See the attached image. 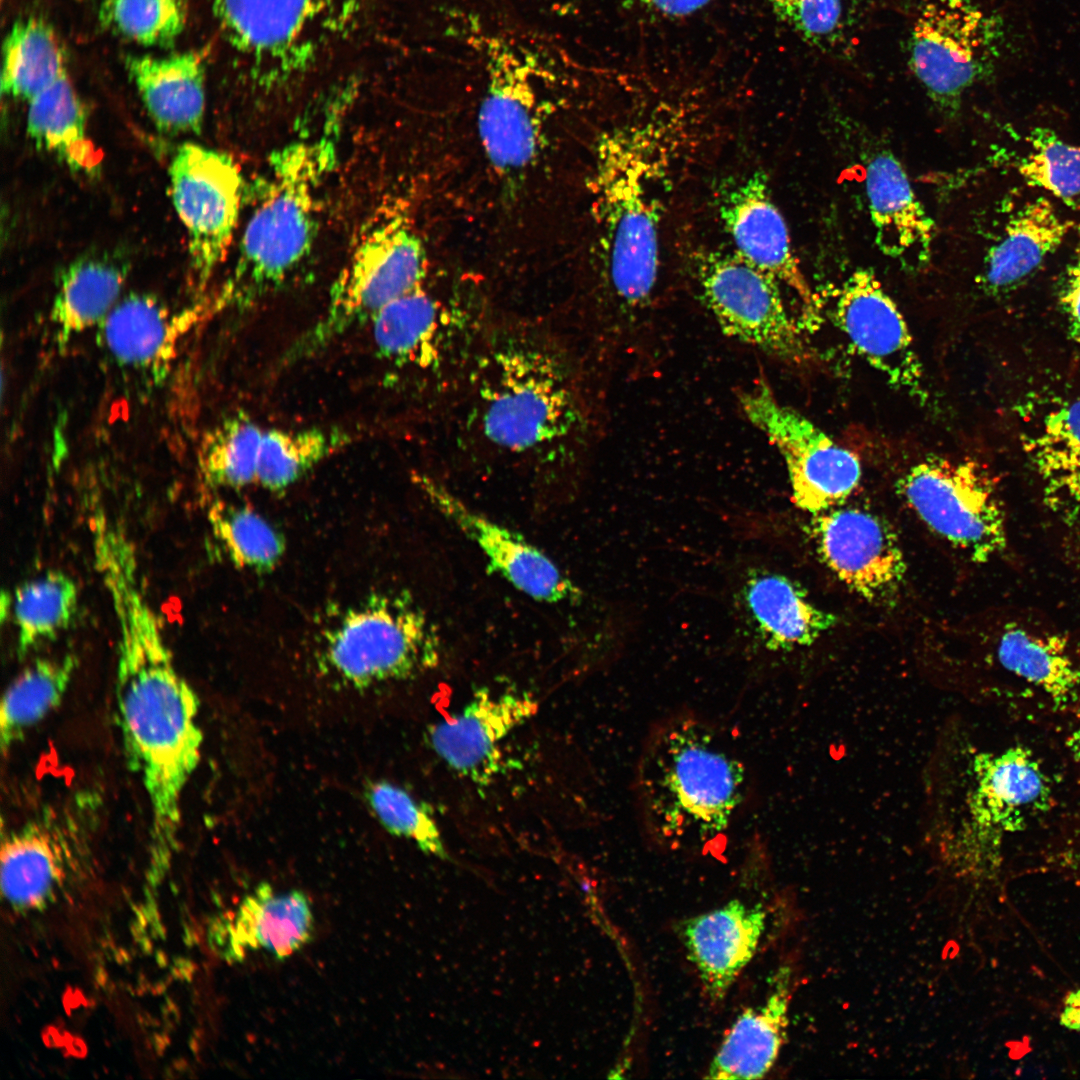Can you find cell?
<instances>
[{
    "label": "cell",
    "instance_id": "d590c367",
    "mask_svg": "<svg viewBox=\"0 0 1080 1080\" xmlns=\"http://www.w3.org/2000/svg\"><path fill=\"white\" fill-rule=\"evenodd\" d=\"M444 310L421 285L391 301L372 318V333L381 357L398 365L426 364L431 356Z\"/></svg>",
    "mask_w": 1080,
    "mask_h": 1080
},
{
    "label": "cell",
    "instance_id": "ba28073f",
    "mask_svg": "<svg viewBox=\"0 0 1080 1080\" xmlns=\"http://www.w3.org/2000/svg\"><path fill=\"white\" fill-rule=\"evenodd\" d=\"M365 0H213L225 39L248 59L262 85L286 81L315 63L330 40L359 19Z\"/></svg>",
    "mask_w": 1080,
    "mask_h": 1080
},
{
    "label": "cell",
    "instance_id": "e0dca14e",
    "mask_svg": "<svg viewBox=\"0 0 1080 1080\" xmlns=\"http://www.w3.org/2000/svg\"><path fill=\"white\" fill-rule=\"evenodd\" d=\"M834 317L857 353L889 384L926 399L923 367L907 323L870 269H857L846 279Z\"/></svg>",
    "mask_w": 1080,
    "mask_h": 1080
},
{
    "label": "cell",
    "instance_id": "ffe728a7",
    "mask_svg": "<svg viewBox=\"0 0 1080 1080\" xmlns=\"http://www.w3.org/2000/svg\"><path fill=\"white\" fill-rule=\"evenodd\" d=\"M537 710L529 695L482 688L461 711L429 728V743L450 768L482 782L496 771L501 741Z\"/></svg>",
    "mask_w": 1080,
    "mask_h": 1080
},
{
    "label": "cell",
    "instance_id": "484cf974",
    "mask_svg": "<svg viewBox=\"0 0 1080 1080\" xmlns=\"http://www.w3.org/2000/svg\"><path fill=\"white\" fill-rule=\"evenodd\" d=\"M742 598L753 627L770 650L809 646L837 623L836 616L811 601L800 584L777 573H750Z\"/></svg>",
    "mask_w": 1080,
    "mask_h": 1080
},
{
    "label": "cell",
    "instance_id": "6da1fadb",
    "mask_svg": "<svg viewBox=\"0 0 1080 1080\" xmlns=\"http://www.w3.org/2000/svg\"><path fill=\"white\" fill-rule=\"evenodd\" d=\"M102 581L118 627L115 698L123 747L149 802L151 857L161 868L177 846L183 792L201 759L200 702L177 671L137 567L116 564Z\"/></svg>",
    "mask_w": 1080,
    "mask_h": 1080
},
{
    "label": "cell",
    "instance_id": "f35d334b",
    "mask_svg": "<svg viewBox=\"0 0 1080 1080\" xmlns=\"http://www.w3.org/2000/svg\"><path fill=\"white\" fill-rule=\"evenodd\" d=\"M261 428L245 413L227 416L203 438L198 465L210 488H243L256 483Z\"/></svg>",
    "mask_w": 1080,
    "mask_h": 1080
},
{
    "label": "cell",
    "instance_id": "9a60e30c",
    "mask_svg": "<svg viewBox=\"0 0 1080 1080\" xmlns=\"http://www.w3.org/2000/svg\"><path fill=\"white\" fill-rule=\"evenodd\" d=\"M95 801L44 808L2 836L1 888L11 906L34 909L55 895L88 847Z\"/></svg>",
    "mask_w": 1080,
    "mask_h": 1080
},
{
    "label": "cell",
    "instance_id": "ab89813d",
    "mask_svg": "<svg viewBox=\"0 0 1080 1080\" xmlns=\"http://www.w3.org/2000/svg\"><path fill=\"white\" fill-rule=\"evenodd\" d=\"M208 520L214 538L239 568L269 572L285 552L282 534L248 506L215 502Z\"/></svg>",
    "mask_w": 1080,
    "mask_h": 1080
},
{
    "label": "cell",
    "instance_id": "d6986e66",
    "mask_svg": "<svg viewBox=\"0 0 1080 1080\" xmlns=\"http://www.w3.org/2000/svg\"><path fill=\"white\" fill-rule=\"evenodd\" d=\"M414 480L431 504L480 549L489 571L536 601L560 603L576 598L578 590L572 581L521 534L470 508L436 480L418 474Z\"/></svg>",
    "mask_w": 1080,
    "mask_h": 1080
},
{
    "label": "cell",
    "instance_id": "8992f818",
    "mask_svg": "<svg viewBox=\"0 0 1080 1080\" xmlns=\"http://www.w3.org/2000/svg\"><path fill=\"white\" fill-rule=\"evenodd\" d=\"M320 669L356 689L415 677L439 662L438 634L402 592H376L341 612L321 633Z\"/></svg>",
    "mask_w": 1080,
    "mask_h": 1080
},
{
    "label": "cell",
    "instance_id": "74e56055",
    "mask_svg": "<svg viewBox=\"0 0 1080 1080\" xmlns=\"http://www.w3.org/2000/svg\"><path fill=\"white\" fill-rule=\"evenodd\" d=\"M350 440L347 433L337 429L265 430L256 483L270 491L284 490Z\"/></svg>",
    "mask_w": 1080,
    "mask_h": 1080
},
{
    "label": "cell",
    "instance_id": "1f68e13d",
    "mask_svg": "<svg viewBox=\"0 0 1080 1080\" xmlns=\"http://www.w3.org/2000/svg\"><path fill=\"white\" fill-rule=\"evenodd\" d=\"M996 654L1004 669L1041 690L1056 706L1079 698L1080 662L1064 637L1007 623Z\"/></svg>",
    "mask_w": 1080,
    "mask_h": 1080
},
{
    "label": "cell",
    "instance_id": "7402d4cb",
    "mask_svg": "<svg viewBox=\"0 0 1080 1080\" xmlns=\"http://www.w3.org/2000/svg\"><path fill=\"white\" fill-rule=\"evenodd\" d=\"M198 313L173 312L152 294L130 293L98 325L100 344L119 366L161 378Z\"/></svg>",
    "mask_w": 1080,
    "mask_h": 1080
},
{
    "label": "cell",
    "instance_id": "cb8c5ba5",
    "mask_svg": "<svg viewBox=\"0 0 1080 1080\" xmlns=\"http://www.w3.org/2000/svg\"><path fill=\"white\" fill-rule=\"evenodd\" d=\"M761 905L733 899L680 926V935L712 1000L719 1001L751 961L765 929Z\"/></svg>",
    "mask_w": 1080,
    "mask_h": 1080
},
{
    "label": "cell",
    "instance_id": "7c38bea8",
    "mask_svg": "<svg viewBox=\"0 0 1080 1080\" xmlns=\"http://www.w3.org/2000/svg\"><path fill=\"white\" fill-rule=\"evenodd\" d=\"M692 263L704 302L726 335L794 364L810 359L775 277L735 251L700 250Z\"/></svg>",
    "mask_w": 1080,
    "mask_h": 1080
},
{
    "label": "cell",
    "instance_id": "83f0119b",
    "mask_svg": "<svg viewBox=\"0 0 1080 1080\" xmlns=\"http://www.w3.org/2000/svg\"><path fill=\"white\" fill-rule=\"evenodd\" d=\"M1072 227L1073 222L1062 219L1046 198L1028 203L988 251L981 278L985 291L993 296L1014 291L1062 244Z\"/></svg>",
    "mask_w": 1080,
    "mask_h": 1080
},
{
    "label": "cell",
    "instance_id": "4dcf8cb0",
    "mask_svg": "<svg viewBox=\"0 0 1080 1080\" xmlns=\"http://www.w3.org/2000/svg\"><path fill=\"white\" fill-rule=\"evenodd\" d=\"M127 274V263L109 255L81 257L61 272L49 313L59 345L105 319L121 299Z\"/></svg>",
    "mask_w": 1080,
    "mask_h": 1080
},
{
    "label": "cell",
    "instance_id": "8fae6325",
    "mask_svg": "<svg viewBox=\"0 0 1080 1080\" xmlns=\"http://www.w3.org/2000/svg\"><path fill=\"white\" fill-rule=\"evenodd\" d=\"M898 488L929 529L973 561L984 563L1006 549L1003 505L976 462L929 457L912 466Z\"/></svg>",
    "mask_w": 1080,
    "mask_h": 1080
},
{
    "label": "cell",
    "instance_id": "f1b7e54d",
    "mask_svg": "<svg viewBox=\"0 0 1080 1080\" xmlns=\"http://www.w3.org/2000/svg\"><path fill=\"white\" fill-rule=\"evenodd\" d=\"M788 1004L789 973L781 969L767 999L737 1017L710 1063L705 1078H763L773 1067L784 1043Z\"/></svg>",
    "mask_w": 1080,
    "mask_h": 1080
},
{
    "label": "cell",
    "instance_id": "277c9868",
    "mask_svg": "<svg viewBox=\"0 0 1080 1080\" xmlns=\"http://www.w3.org/2000/svg\"><path fill=\"white\" fill-rule=\"evenodd\" d=\"M648 136L639 128L603 134L589 182L610 282L629 307L648 301L659 266L661 205L654 192L658 169Z\"/></svg>",
    "mask_w": 1080,
    "mask_h": 1080
},
{
    "label": "cell",
    "instance_id": "44dd1931",
    "mask_svg": "<svg viewBox=\"0 0 1080 1080\" xmlns=\"http://www.w3.org/2000/svg\"><path fill=\"white\" fill-rule=\"evenodd\" d=\"M976 787L970 801L975 823L997 838L1022 831L1029 819L1050 805L1051 786L1031 750L1013 746L979 754Z\"/></svg>",
    "mask_w": 1080,
    "mask_h": 1080
},
{
    "label": "cell",
    "instance_id": "e575fe53",
    "mask_svg": "<svg viewBox=\"0 0 1080 1080\" xmlns=\"http://www.w3.org/2000/svg\"><path fill=\"white\" fill-rule=\"evenodd\" d=\"M1 90L28 102L65 74L63 47L39 17L17 20L3 43Z\"/></svg>",
    "mask_w": 1080,
    "mask_h": 1080
},
{
    "label": "cell",
    "instance_id": "ac0fdd59",
    "mask_svg": "<svg viewBox=\"0 0 1080 1080\" xmlns=\"http://www.w3.org/2000/svg\"><path fill=\"white\" fill-rule=\"evenodd\" d=\"M717 208L735 252L790 287L802 302L805 320L816 324L820 304L794 255L787 224L772 198L767 175L755 170L723 184Z\"/></svg>",
    "mask_w": 1080,
    "mask_h": 1080
},
{
    "label": "cell",
    "instance_id": "ee69618b",
    "mask_svg": "<svg viewBox=\"0 0 1080 1080\" xmlns=\"http://www.w3.org/2000/svg\"><path fill=\"white\" fill-rule=\"evenodd\" d=\"M1032 150L1018 165L1025 182L1070 202L1080 195V146L1062 140L1053 130L1033 128L1027 137Z\"/></svg>",
    "mask_w": 1080,
    "mask_h": 1080
},
{
    "label": "cell",
    "instance_id": "d6a6232c",
    "mask_svg": "<svg viewBox=\"0 0 1080 1080\" xmlns=\"http://www.w3.org/2000/svg\"><path fill=\"white\" fill-rule=\"evenodd\" d=\"M27 133L74 172L94 174L100 158L86 133L83 104L67 72L29 101Z\"/></svg>",
    "mask_w": 1080,
    "mask_h": 1080
},
{
    "label": "cell",
    "instance_id": "4fadbf2b",
    "mask_svg": "<svg viewBox=\"0 0 1080 1080\" xmlns=\"http://www.w3.org/2000/svg\"><path fill=\"white\" fill-rule=\"evenodd\" d=\"M746 418L776 446L785 460L794 503L813 515L840 506L861 478L858 457L837 444L795 409L779 402L761 379L742 392Z\"/></svg>",
    "mask_w": 1080,
    "mask_h": 1080
},
{
    "label": "cell",
    "instance_id": "2e32d148",
    "mask_svg": "<svg viewBox=\"0 0 1080 1080\" xmlns=\"http://www.w3.org/2000/svg\"><path fill=\"white\" fill-rule=\"evenodd\" d=\"M810 534L825 566L863 598L887 600L903 583L907 565L899 539L876 513L842 504L813 515Z\"/></svg>",
    "mask_w": 1080,
    "mask_h": 1080
},
{
    "label": "cell",
    "instance_id": "52a82bcc",
    "mask_svg": "<svg viewBox=\"0 0 1080 1080\" xmlns=\"http://www.w3.org/2000/svg\"><path fill=\"white\" fill-rule=\"evenodd\" d=\"M427 253L408 216L383 207L368 219L329 292L323 316L286 353L296 362L321 351L385 305L424 284Z\"/></svg>",
    "mask_w": 1080,
    "mask_h": 1080
},
{
    "label": "cell",
    "instance_id": "60d3db41",
    "mask_svg": "<svg viewBox=\"0 0 1080 1080\" xmlns=\"http://www.w3.org/2000/svg\"><path fill=\"white\" fill-rule=\"evenodd\" d=\"M775 16L820 52L847 57L860 21V0H768Z\"/></svg>",
    "mask_w": 1080,
    "mask_h": 1080
},
{
    "label": "cell",
    "instance_id": "8d00e7d4",
    "mask_svg": "<svg viewBox=\"0 0 1080 1080\" xmlns=\"http://www.w3.org/2000/svg\"><path fill=\"white\" fill-rule=\"evenodd\" d=\"M79 591L75 581L59 570L20 584L8 595V609L17 629V655L27 656L41 643L67 629L77 611Z\"/></svg>",
    "mask_w": 1080,
    "mask_h": 1080
},
{
    "label": "cell",
    "instance_id": "d4e9b609",
    "mask_svg": "<svg viewBox=\"0 0 1080 1080\" xmlns=\"http://www.w3.org/2000/svg\"><path fill=\"white\" fill-rule=\"evenodd\" d=\"M130 79L156 127L198 134L205 114V62L196 51L167 56L127 55Z\"/></svg>",
    "mask_w": 1080,
    "mask_h": 1080
},
{
    "label": "cell",
    "instance_id": "4316f807",
    "mask_svg": "<svg viewBox=\"0 0 1080 1080\" xmlns=\"http://www.w3.org/2000/svg\"><path fill=\"white\" fill-rule=\"evenodd\" d=\"M1024 447L1046 507L1063 524L1080 526V396L1049 411Z\"/></svg>",
    "mask_w": 1080,
    "mask_h": 1080
},
{
    "label": "cell",
    "instance_id": "5bb4252c",
    "mask_svg": "<svg viewBox=\"0 0 1080 1080\" xmlns=\"http://www.w3.org/2000/svg\"><path fill=\"white\" fill-rule=\"evenodd\" d=\"M169 178L174 208L188 234L193 278L202 290L233 241L243 200V176L230 155L184 143L172 158Z\"/></svg>",
    "mask_w": 1080,
    "mask_h": 1080
},
{
    "label": "cell",
    "instance_id": "3957f363",
    "mask_svg": "<svg viewBox=\"0 0 1080 1080\" xmlns=\"http://www.w3.org/2000/svg\"><path fill=\"white\" fill-rule=\"evenodd\" d=\"M352 88L337 94L321 129L273 151L253 186V205L232 273L216 304H251L279 288L310 256L319 193L336 164L341 115Z\"/></svg>",
    "mask_w": 1080,
    "mask_h": 1080
},
{
    "label": "cell",
    "instance_id": "b9f144b4",
    "mask_svg": "<svg viewBox=\"0 0 1080 1080\" xmlns=\"http://www.w3.org/2000/svg\"><path fill=\"white\" fill-rule=\"evenodd\" d=\"M97 18L111 34L146 47L167 48L183 33L187 0H102Z\"/></svg>",
    "mask_w": 1080,
    "mask_h": 1080
},
{
    "label": "cell",
    "instance_id": "9c48e42d",
    "mask_svg": "<svg viewBox=\"0 0 1080 1080\" xmlns=\"http://www.w3.org/2000/svg\"><path fill=\"white\" fill-rule=\"evenodd\" d=\"M999 23L974 0H921L910 25L911 71L941 114L958 116L965 93L986 79L998 53Z\"/></svg>",
    "mask_w": 1080,
    "mask_h": 1080
},
{
    "label": "cell",
    "instance_id": "bcb514c9",
    "mask_svg": "<svg viewBox=\"0 0 1080 1080\" xmlns=\"http://www.w3.org/2000/svg\"><path fill=\"white\" fill-rule=\"evenodd\" d=\"M711 0H624L630 8H640L643 11L654 13L668 18H681L692 15L703 9Z\"/></svg>",
    "mask_w": 1080,
    "mask_h": 1080
},
{
    "label": "cell",
    "instance_id": "7bdbcfd3",
    "mask_svg": "<svg viewBox=\"0 0 1080 1080\" xmlns=\"http://www.w3.org/2000/svg\"><path fill=\"white\" fill-rule=\"evenodd\" d=\"M364 796L371 811L390 834L414 841L425 853L446 857L440 830L426 803L385 780L366 784Z\"/></svg>",
    "mask_w": 1080,
    "mask_h": 1080
},
{
    "label": "cell",
    "instance_id": "f6af8a7d",
    "mask_svg": "<svg viewBox=\"0 0 1080 1080\" xmlns=\"http://www.w3.org/2000/svg\"><path fill=\"white\" fill-rule=\"evenodd\" d=\"M1058 302L1066 318L1068 334L1080 344V256L1070 263L1063 275Z\"/></svg>",
    "mask_w": 1080,
    "mask_h": 1080
},
{
    "label": "cell",
    "instance_id": "836d02e7",
    "mask_svg": "<svg viewBox=\"0 0 1080 1080\" xmlns=\"http://www.w3.org/2000/svg\"><path fill=\"white\" fill-rule=\"evenodd\" d=\"M78 664L73 654L36 659L9 684L0 703L3 754L61 704Z\"/></svg>",
    "mask_w": 1080,
    "mask_h": 1080
},
{
    "label": "cell",
    "instance_id": "f546056e",
    "mask_svg": "<svg viewBox=\"0 0 1080 1080\" xmlns=\"http://www.w3.org/2000/svg\"><path fill=\"white\" fill-rule=\"evenodd\" d=\"M313 930L311 903L303 892L277 893L262 882L242 901L230 928L232 958L239 960L248 949L283 960L310 942Z\"/></svg>",
    "mask_w": 1080,
    "mask_h": 1080
},
{
    "label": "cell",
    "instance_id": "c3c4849f",
    "mask_svg": "<svg viewBox=\"0 0 1080 1080\" xmlns=\"http://www.w3.org/2000/svg\"><path fill=\"white\" fill-rule=\"evenodd\" d=\"M1067 746L1074 759L1080 764V725L1069 735Z\"/></svg>",
    "mask_w": 1080,
    "mask_h": 1080
},
{
    "label": "cell",
    "instance_id": "7dc6e473",
    "mask_svg": "<svg viewBox=\"0 0 1080 1080\" xmlns=\"http://www.w3.org/2000/svg\"><path fill=\"white\" fill-rule=\"evenodd\" d=\"M1060 1024L1067 1029L1080 1032V989L1070 991L1065 996L1060 1013Z\"/></svg>",
    "mask_w": 1080,
    "mask_h": 1080
},
{
    "label": "cell",
    "instance_id": "603a6c76",
    "mask_svg": "<svg viewBox=\"0 0 1080 1080\" xmlns=\"http://www.w3.org/2000/svg\"><path fill=\"white\" fill-rule=\"evenodd\" d=\"M865 185L880 251L906 268L925 266L931 256L935 224L902 164L889 151L873 155L866 165Z\"/></svg>",
    "mask_w": 1080,
    "mask_h": 1080
},
{
    "label": "cell",
    "instance_id": "30bf717a",
    "mask_svg": "<svg viewBox=\"0 0 1080 1080\" xmlns=\"http://www.w3.org/2000/svg\"><path fill=\"white\" fill-rule=\"evenodd\" d=\"M486 84L478 132L486 158L511 191L535 164L543 143L546 108L537 60L498 36L483 40Z\"/></svg>",
    "mask_w": 1080,
    "mask_h": 1080
},
{
    "label": "cell",
    "instance_id": "5b68a950",
    "mask_svg": "<svg viewBox=\"0 0 1080 1080\" xmlns=\"http://www.w3.org/2000/svg\"><path fill=\"white\" fill-rule=\"evenodd\" d=\"M480 389V425L495 447L538 452L565 440L579 420L568 369L550 348L502 341L488 357Z\"/></svg>",
    "mask_w": 1080,
    "mask_h": 1080
},
{
    "label": "cell",
    "instance_id": "7a4b0ae2",
    "mask_svg": "<svg viewBox=\"0 0 1080 1080\" xmlns=\"http://www.w3.org/2000/svg\"><path fill=\"white\" fill-rule=\"evenodd\" d=\"M748 787L746 765L728 738L687 713L650 732L635 775L644 832L670 848L704 845L728 832Z\"/></svg>",
    "mask_w": 1080,
    "mask_h": 1080
}]
</instances>
